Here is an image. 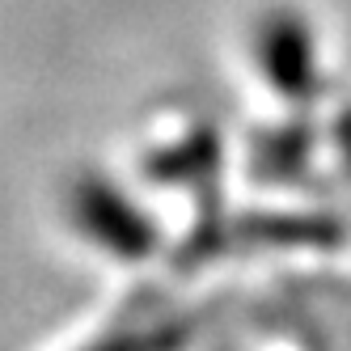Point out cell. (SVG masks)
I'll return each instance as SVG.
<instances>
[{"label": "cell", "instance_id": "cell-1", "mask_svg": "<svg viewBox=\"0 0 351 351\" xmlns=\"http://www.w3.org/2000/svg\"><path fill=\"white\" fill-rule=\"evenodd\" d=\"M77 220L97 245L114 250L119 258H144L153 250V224L132 212L110 186H89L77 204Z\"/></svg>", "mask_w": 351, "mask_h": 351}, {"label": "cell", "instance_id": "cell-2", "mask_svg": "<svg viewBox=\"0 0 351 351\" xmlns=\"http://www.w3.org/2000/svg\"><path fill=\"white\" fill-rule=\"evenodd\" d=\"M263 77L275 81V89L300 97L317 89V68H313V47L309 34H300L296 21H271L263 34Z\"/></svg>", "mask_w": 351, "mask_h": 351}]
</instances>
